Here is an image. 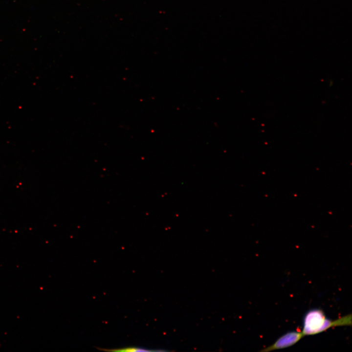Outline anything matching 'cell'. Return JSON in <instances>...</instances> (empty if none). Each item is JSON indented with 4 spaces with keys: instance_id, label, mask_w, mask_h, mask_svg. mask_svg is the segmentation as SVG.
<instances>
[{
    "instance_id": "6da1fadb",
    "label": "cell",
    "mask_w": 352,
    "mask_h": 352,
    "mask_svg": "<svg viewBox=\"0 0 352 352\" xmlns=\"http://www.w3.org/2000/svg\"><path fill=\"white\" fill-rule=\"evenodd\" d=\"M352 314H348L331 320L328 318L321 309L313 308L308 310L305 315L303 329L304 336L311 335L324 332L327 330L338 326H351Z\"/></svg>"
},
{
    "instance_id": "7a4b0ae2",
    "label": "cell",
    "mask_w": 352,
    "mask_h": 352,
    "mask_svg": "<svg viewBox=\"0 0 352 352\" xmlns=\"http://www.w3.org/2000/svg\"><path fill=\"white\" fill-rule=\"evenodd\" d=\"M303 337L301 331H291L280 336L272 345L264 348L261 351L268 352L289 347L296 344Z\"/></svg>"
},
{
    "instance_id": "3957f363",
    "label": "cell",
    "mask_w": 352,
    "mask_h": 352,
    "mask_svg": "<svg viewBox=\"0 0 352 352\" xmlns=\"http://www.w3.org/2000/svg\"><path fill=\"white\" fill-rule=\"evenodd\" d=\"M103 350L106 351H112V352H149L152 351L143 348L130 347L123 348L115 349L111 350H106L102 349Z\"/></svg>"
}]
</instances>
